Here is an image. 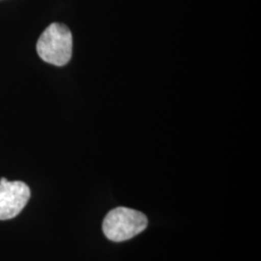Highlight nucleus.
I'll list each match as a JSON object with an SVG mask.
<instances>
[{"mask_svg":"<svg viewBox=\"0 0 261 261\" xmlns=\"http://www.w3.org/2000/svg\"><path fill=\"white\" fill-rule=\"evenodd\" d=\"M30 197L29 187L20 181L0 179V220L15 218L27 205Z\"/></svg>","mask_w":261,"mask_h":261,"instance_id":"3","label":"nucleus"},{"mask_svg":"<svg viewBox=\"0 0 261 261\" xmlns=\"http://www.w3.org/2000/svg\"><path fill=\"white\" fill-rule=\"evenodd\" d=\"M36 48L45 62L55 66L66 65L72 57V33L65 24L51 23L41 34Z\"/></svg>","mask_w":261,"mask_h":261,"instance_id":"1","label":"nucleus"},{"mask_svg":"<svg viewBox=\"0 0 261 261\" xmlns=\"http://www.w3.org/2000/svg\"><path fill=\"white\" fill-rule=\"evenodd\" d=\"M147 225L148 220L143 213L127 207H117L105 217L103 231L111 241L123 242L141 233Z\"/></svg>","mask_w":261,"mask_h":261,"instance_id":"2","label":"nucleus"}]
</instances>
